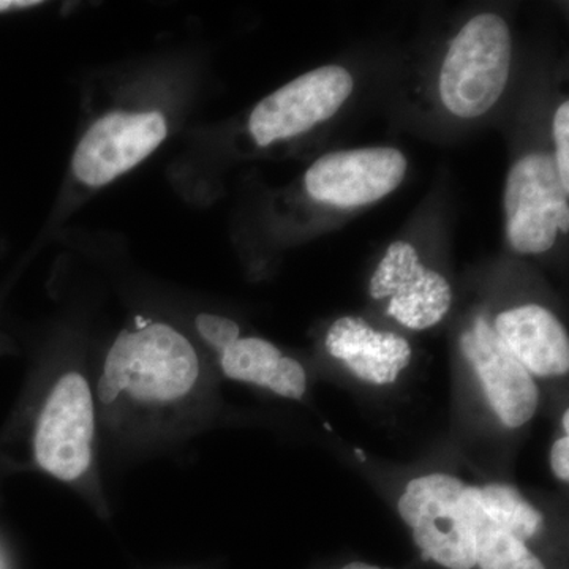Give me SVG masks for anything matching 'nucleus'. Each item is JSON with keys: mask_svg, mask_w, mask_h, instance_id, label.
I'll return each instance as SVG.
<instances>
[{"mask_svg": "<svg viewBox=\"0 0 569 569\" xmlns=\"http://www.w3.org/2000/svg\"><path fill=\"white\" fill-rule=\"evenodd\" d=\"M200 361L192 343L171 326L151 323L122 331L99 381L103 403L129 396L142 406H168L193 391Z\"/></svg>", "mask_w": 569, "mask_h": 569, "instance_id": "1", "label": "nucleus"}, {"mask_svg": "<svg viewBox=\"0 0 569 569\" xmlns=\"http://www.w3.org/2000/svg\"><path fill=\"white\" fill-rule=\"evenodd\" d=\"M397 512L422 559L443 569H475L473 508L463 479L448 471L408 479Z\"/></svg>", "mask_w": 569, "mask_h": 569, "instance_id": "2", "label": "nucleus"}, {"mask_svg": "<svg viewBox=\"0 0 569 569\" xmlns=\"http://www.w3.org/2000/svg\"><path fill=\"white\" fill-rule=\"evenodd\" d=\"M512 41L507 21L493 13L471 18L460 29L440 71L445 108L462 119L486 114L507 89Z\"/></svg>", "mask_w": 569, "mask_h": 569, "instance_id": "3", "label": "nucleus"}, {"mask_svg": "<svg viewBox=\"0 0 569 569\" xmlns=\"http://www.w3.org/2000/svg\"><path fill=\"white\" fill-rule=\"evenodd\" d=\"M569 192L556 157L529 153L512 164L505 189L507 233L512 250L522 254L548 252L557 236L569 230Z\"/></svg>", "mask_w": 569, "mask_h": 569, "instance_id": "4", "label": "nucleus"}, {"mask_svg": "<svg viewBox=\"0 0 569 569\" xmlns=\"http://www.w3.org/2000/svg\"><path fill=\"white\" fill-rule=\"evenodd\" d=\"M460 351L498 425L508 430L529 426L541 406V389L485 317L475 318L460 336Z\"/></svg>", "mask_w": 569, "mask_h": 569, "instance_id": "5", "label": "nucleus"}, {"mask_svg": "<svg viewBox=\"0 0 569 569\" xmlns=\"http://www.w3.org/2000/svg\"><path fill=\"white\" fill-rule=\"evenodd\" d=\"M355 81L340 66H326L288 82L253 108L249 130L258 146L290 140L320 126L350 99Z\"/></svg>", "mask_w": 569, "mask_h": 569, "instance_id": "6", "label": "nucleus"}, {"mask_svg": "<svg viewBox=\"0 0 569 569\" xmlns=\"http://www.w3.org/2000/svg\"><path fill=\"white\" fill-rule=\"evenodd\" d=\"M93 400L80 373H66L48 396L36 430L39 466L62 481H74L92 460Z\"/></svg>", "mask_w": 569, "mask_h": 569, "instance_id": "7", "label": "nucleus"}, {"mask_svg": "<svg viewBox=\"0 0 569 569\" xmlns=\"http://www.w3.org/2000/svg\"><path fill=\"white\" fill-rule=\"evenodd\" d=\"M376 301H387L388 317L411 331H426L443 321L452 306L447 277L427 268L413 246L392 242L369 284Z\"/></svg>", "mask_w": 569, "mask_h": 569, "instance_id": "8", "label": "nucleus"}, {"mask_svg": "<svg viewBox=\"0 0 569 569\" xmlns=\"http://www.w3.org/2000/svg\"><path fill=\"white\" fill-rule=\"evenodd\" d=\"M167 134L160 112H110L77 146L73 173L86 186L102 187L151 156Z\"/></svg>", "mask_w": 569, "mask_h": 569, "instance_id": "9", "label": "nucleus"}, {"mask_svg": "<svg viewBox=\"0 0 569 569\" xmlns=\"http://www.w3.org/2000/svg\"><path fill=\"white\" fill-rule=\"evenodd\" d=\"M408 170L406 156L395 148H365L320 157L306 173L313 200L339 208L376 203L395 192Z\"/></svg>", "mask_w": 569, "mask_h": 569, "instance_id": "10", "label": "nucleus"}, {"mask_svg": "<svg viewBox=\"0 0 569 569\" xmlns=\"http://www.w3.org/2000/svg\"><path fill=\"white\" fill-rule=\"evenodd\" d=\"M325 348L359 383L372 388L395 387L413 358L406 337L380 331L365 318L351 316L329 326Z\"/></svg>", "mask_w": 569, "mask_h": 569, "instance_id": "11", "label": "nucleus"}, {"mask_svg": "<svg viewBox=\"0 0 569 569\" xmlns=\"http://www.w3.org/2000/svg\"><path fill=\"white\" fill-rule=\"evenodd\" d=\"M490 326L535 380L568 376V331L552 310L539 305L509 307Z\"/></svg>", "mask_w": 569, "mask_h": 569, "instance_id": "12", "label": "nucleus"}, {"mask_svg": "<svg viewBox=\"0 0 569 569\" xmlns=\"http://www.w3.org/2000/svg\"><path fill=\"white\" fill-rule=\"evenodd\" d=\"M220 355L224 377L268 389L283 399L301 400L309 391V373L298 359L261 337H239Z\"/></svg>", "mask_w": 569, "mask_h": 569, "instance_id": "13", "label": "nucleus"}, {"mask_svg": "<svg viewBox=\"0 0 569 569\" xmlns=\"http://www.w3.org/2000/svg\"><path fill=\"white\" fill-rule=\"evenodd\" d=\"M475 507L493 526L537 548L548 530L545 512L522 490L505 481L470 485Z\"/></svg>", "mask_w": 569, "mask_h": 569, "instance_id": "14", "label": "nucleus"}, {"mask_svg": "<svg viewBox=\"0 0 569 569\" xmlns=\"http://www.w3.org/2000/svg\"><path fill=\"white\" fill-rule=\"evenodd\" d=\"M470 501L475 522V569H550L535 546L490 523L475 507L471 496Z\"/></svg>", "mask_w": 569, "mask_h": 569, "instance_id": "15", "label": "nucleus"}, {"mask_svg": "<svg viewBox=\"0 0 569 569\" xmlns=\"http://www.w3.org/2000/svg\"><path fill=\"white\" fill-rule=\"evenodd\" d=\"M197 329L201 337L217 351L222 353L224 348L231 346L234 340L241 337L239 326L230 318L211 316V313H201L197 317Z\"/></svg>", "mask_w": 569, "mask_h": 569, "instance_id": "16", "label": "nucleus"}, {"mask_svg": "<svg viewBox=\"0 0 569 569\" xmlns=\"http://www.w3.org/2000/svg\"><path fill=\"white\" fill-rule=\"evenodd\" d=\"M553 140H556V163L565 190L569 192V103L565 100L553 116Z\"/></svg>", "mask_w": 569, "mask_h": 569, "instance_id": "17", "label": "nucleus"}, {"mask_svg": "<svg viewBox=\"0 0 569 569\" xmlns=\"http://www.w3.org/2000/svg\"><path fill=\"white\" fill-rule=\"evenodd\" d=\"M549 466L560 485L569 482V430H560L549 451Z\"/></svg>", "mask_w": 569, "mask_h": 569, "instance_id": "18", "label": "nucleus"}, {"mask_svg": "<svg viewBox=\"0 0 569 569\" xmlns=\"http://www.w3.org/2000/svg\"><path fill=\"white\" fill-rule=\"evenodd\" d=\"M40 3L39 0H0V11L31 9Z\"/></svg>", "mask_w": 569, "mask_h": 569, "instance_id": "19", "label": "nucleus"}, {"mask_svg": "<svg viewBox=\"0 0 569 569\" xmlns=\"http://www.w3.org/2000/svg\"><path fill=\"white\" fill-rule=\"evenodd\" d=\"M340 569H389L385 567H380V565L367 563V561H348V563L343 565Z\"/></svg>", "mask_w": 569, "mask_h": 569, "instance_id": "20", "label": "nucleus"}]
</instances>
